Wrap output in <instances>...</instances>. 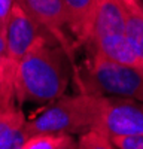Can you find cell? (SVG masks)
Returning <instances> with one entry per match:
<instances>
[{"instance_id":"cell-6","label":"cell","mask_w":143,"mask_h":149,"mask_svg":"<svg viewBox=\"0 0 143 149\" xmlns=\"http://www.w3.org/2000/svg\"><path fill=\"white\" fill-rule=\"evenodd\" d=\"M91 131H97L107 139L143 134V106L131 98L103 95L100 113Z\"/></svg>"},{"instance_id":"cell-14","label":"cell","mask_w":143,"mask_h":149,"mask_svg":"<svg viewBox=\"0 0 143 149\" xmlns=\"http://www.w3.org/2000/svg\"><path fill=\"white\" fill-rule=\"evenodd\" d=\"M5 69H6V43L5 39L0 36V79L3 76Z\"/></svg>"},{"instance_id":"cell-7","label":"cell","mask_w":143,"mask_h":149,"mask_svg":"<svg viewBox=\"0 0 143 149\" xmlns=\"http://www.w3.org/2000/svg\"><path fill=\"white\" fill-rule=\"evenodd\" d=\"M15 3L37 24V26L61 46L73 63V43L70 42L67 21L61 0H15Z\"/></svg>"},{"instance_id":"cell-9","label":"cell","mask_w":143,"mask_h":149,"mask_svg":"<svg viewBox=\"0 0 143 149\" xmlns=\"http://www.w3.org/2000/svg\"><path fill=\"white\" fill-rule=\"evenodd\" d=\"M26 115L14 95H0V149H14L22 143Z\"/></svg>"},{"instance_id":"cell-16","label":"cell","mask_w":143,"mask_h":149,"mask_svg":"<svg viewBox=\"0 0 143 149\" xmlns=\"http://www.w3.org/2000/svg\"><path fill=\"white\" fill-rule=\"evenodd\" d=\"M139 18H140L142 30H143V0H139Z\"/></svg>"},{"instance_id":"cell-10","label":"cell","mask_w":143,"mask_h":149,"mask_svg":"<svg viewBox=\"0 0 143 149\" xmlns=\"http://www.w3.org/2000/svg\"><path fill=\"white\" fill-rule=\"evenodd\" d=\"M69 134L58 133H39L28 136L22 140L21 149H58Z\"/></svg>"},{"instance_id":"cell-15","label":"cell","mask_w":143,"mask_h":149,"mask_svg":"<svg viewBox=\"0 0 143 149\" xmlns=\"http://www.w3.org/2000/svg\"><path fill=\"white\" fill-rule=\"evenodd\" d=\"M58 149H78V143L73 140V137L69 134L67 137H66V140L61 143V146H60Z\"/></svg>"},{"instance_id":"cell-17","label":"cell","mask_w":143,"mask_h":149,"mask_svg":"<svg viewBox=\"0 0 143 149\" xmlns=\"http://www.w3.org/2000/svg\"><path fill=\"white\" fill-rule=\"evenodd\" d=\"M14 149H21V143H19V145H17V146H15Z\"/></svg>"},{"instance_id":"cell-8","label":"cell","mask_w":143,"mask_h":149,"mask_svg":"<svg viewBox=\"0 0 143 149\" xmlns=\"http://www.w3.org/2000/svg\"><path fill=\"white\" fill-rule=\"evenodd\" d=\"M100 2L101 0H61L67 30L75 37L76 43L87 45L90 42Z\"/></svg>"},{"instance_id":"cell-12","label":"cell","mask_w":143,"mask_h":149,"mask_svg":"<svg viewBox=\"0 0 143 149\" xmlns=\"http://www.w3.org/2000/svg\"><path fill=\"white\" fill-rule=\"evenodd\" d=\"M116 149H143V134L119 136L110 139Z\"/></svg>"},{"instance_id":"cell-13","label":"cell","mask_w":143,"mask_h":149,"mask_svg":"<svg viewBox=\"0 0 143 149\" xmlns=\"http://www.w3.org/2000/svg\"><path fill=\"white\" fill-rule=\"evenodd\" d=\"M15 5V0H0V36L5 39L6 26L10 17L12 8Z\"/></svg>"},{"instance_id":"cell-11","label":"cell","mask_w":143,"mask_h":149,"mask_svg":"<svg viewBox=\"0 0 143 149\" xmlns=\"http://www.w3.org/2000/svg\"><path fill=\"white\" fill-rule=\"evenodd\" d=\"M78 149H116L110 139L97 131H87L81 136Z\"/></svg>"},{"instance_id":"cell-5","label":"cell","mask_w":143,"mask_h":149,"mask_svg":"<svg viewBox=\"0 0 143 149\" xmlns=\"http://www.w3.org/2000/svg\"><path fill=\"white\" fill-rule=\"evenodd\" d=\"M49 37L36 24L19 5H14L5 31L6 43V69L0 79V86H14L15 70L22 57L40 37ZM51 39V37H49Z\"/></svg>"},{"instance_id":"cell-1","label":"cell","mask_w":143,"mask_h":149,"mask_svg":"<svg viewBox=\"0 0 143 149\" xmlns=\"http://www.w3.org/2000/svg\"><path fill=\"white\" fill-rule=\"evenodd\" d=\"M72 61L66 51L49 37H40L22 57L15 70L17 102L49 103L60 98L70 81Z\"/></svg>"},{"instance_id":"cell-3","label":"cell","mask_w":143,"mask_h":149,"mask_svg":"<svg viewBox=\"0 0 143 149\" xmlns=\"http://www.w3.org/2000/svg\"><path fill=\"white\" fill-rule=\"evenodd\" d=\"M82 93L143 102V66L118 63L94 51L81 81Z\"/></svg>"},{"instance_id":"cell-2","label":"cell","mask_w":143,"mask_h":149,"mask_svg":"<svg viewBox=\"0 0 143 149\" xmlns=\"http://www.w3.org/2000/svg\"><path fill=\"white\" fill-rule=\"evenodd\" d=\"M103 95L81 93L76 95H61L51 106L45 107L34 118L24 122V139L39 133H87L94 124L101 109Z\"/></svg>"},{"instance_id":"cell-4","label":"cell","mask_w":143,"mask_h":149,"mask_svg":"<svg viewBox=\"0 0 143 149\" xmlns=\"http://www.w3.org/2000/svg\"><path fill=\"white\" fill-rule=\"evenodd\" d=\"M94 51L118 63L143 66L125 36V14L121 0H101L90 42Z\"/></svg>"}]
</instances>
